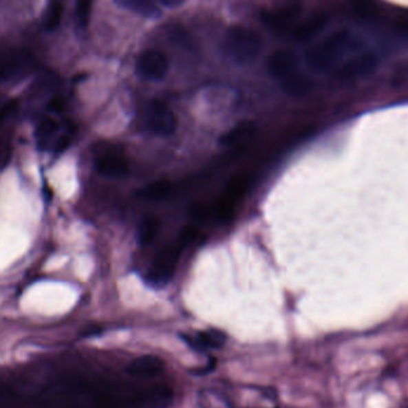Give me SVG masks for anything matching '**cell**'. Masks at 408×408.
I'll use <instances>...</instances> for the list:
<instances>
[{"label": "cell", "mask_w": 408, "mask_h": 408, "mask_svg": "<svg viewBox=\"0 0 408 408\" xmlns=\"http://www.w3.org/2000/svg\"><path fill=\"white\" fill-rule=\"evenodd\" d=\"M114 3L122 9L128 10L144 19H159L162 14V11L153 0H114Z\"/></svg>", "instance_id": "obj_12"}, {"label": "cell", "mask_w": 408, "mask_h": 408, "mask_svg": "<svg viewBox=\"0 0 408 408\" xmlns=\"http://www.w3.org/2000/svg\"><path fill=\"white\" fill-rule=\"evenodd\" d=\"M270 76L286 86L301 76L297 55L292 50H279L270 55L266 63Z\"/></svg>", "instance_id": "obj_3"}, {"label": "cell", "mask_w": 408, "mask_h": 408, "mask_svg": "<svg viewBox=\"0 0 408 408\" xmlns=\"http://www.w3.org/2000/svg\"><path fill=\"white\" fill-rule=\"evenodd\" d=\"M92 0H76V22L78 27L86 29L91 19Z\"/></svg>", "instance_id": "obj_22"}, {"label": "cell", "mask_w": 408, "mask_h": 408, "mask_svg": "<svg viewBox=\"0 0 408 408\" xmlns=\"http://www.w3.org/2000/svg\"><path fill=\"white\" fill-rule=\"evenodd\" d=\"M169 68L170 61L162 50H144L136 60V73L144 80H162L167 76Z\"/></svg>", "instance_id": "obj_4"}, {"label": "cell", "mask_w": 408, "mask_h": 408, "mask_svg": "<svg viewBox=\"0 0 408 408\" xmlns=\"http://www.w3.org/2000/svg\"><path fill=\"white\" fill-rule=\"evenodd\" d=\"M147 127L158 136H171L177 130V117L172 109L162 100H153L146 114Z\"/></svg>", "instance_id": "obj_5"}, {"label": "cell", "mask_w": 408, "mask_h": 408, "mask_svg": "<svg viewBox=\"0 0 408 408\" xmlns=\"http://www.w3.org/2000/svg\"><path fill=\"white\" fill-rule=\"evenodd\" d=\"M395 28L398 32L405 35H408V11H406L405 14H401L398 17V19L395 21Z\"/></svg>", "instance_id": "obj_25"}, {"label": "cell", "mask_w": 408, "mask_h": 408, "mask_svg": "<svg viewBox=\"0 0 408 408\" xmlns=\"http://www.w3.org/2000/svg\"><path fill=\"white\" fill-rule=\"evenodd\" d=\"M248 185L250 178L246 175H235L230 180L216 206V216L219 220L222 222L230 220L235 206L246 193Z\"/></svg>", "instance_id": "obj_6"}, {"label": "cell", "mask_w": 408, "mask_h": 408, "mask_svg": "<svg viewBox=\"0 0 408 408\" xmlns=\"http://www.w3.org/2000/svg\"><path fill=\"white\" fill-rule=\"evenodd\" d=\"M328 19L325 14H316L314 17L302 22L292 30V37L300 42L308 41L321 32L328 24Z\"/></svg>", "instance_id": "obj_14"}, {"label": "cell", "mask_w": 408, "mask_h": 408, "mask_svg": "<svg viewBox=\"0 0 408 408\" xmlns=\"http://www.w3.org/2000/svg\"><path fill=\"white\" fill-rule=\"evenodd\" d=\"M275 10L272 12L279 14L283 19L294 22L300 14L303 0H272Z\"/></svg>", "instance_id": "obj_17"}, {"label": "cell", "mask_w": 408, "mask_h": 408, "mask_svg": "<svg viewBox=\"0 0 408 408\" xmlns=\"http://www.w3.org/2000/svg\"><path fill=\"white\" fill-rule=\"evenodd\" d=\"M220 48L230 63L247 65L253 63L263 52L264 39L252 28L233 25L224 32Z\"/></svg>", "instance_id": "obj_1"}, {"label": "cell", "mask_w": 408, "mask_h": 408, "mask_svg": "<svg viewBox=\"0 0 408 408\" xmlns=\"http://www.w3.org/2000/svg\"><path fill=\"white\" fill-rule=\"evenodd\" d=\"M377 56L372 53H363L349 58L336 69V76L339 80H354L368 76L376 68Z\"/></svg>", "instance_id": "obj_8"}, {"label": "cell", "mask_w": 408, "mask_h": 408, "mask_svg": "<svg viewBox=\"0 0 408 408\" xmlns=\"http://www.w3.org/2000/svg\"><path fill=\"white\" fill-rule=\"evenodd\" d=\"M255 125L250 121H244L234 126L220 138V144L224 147H235L246 144L255 134Z\"/></svg>", "instance_id": "obj_11"}, {"label": "cell", "mask_w": 408, "mask_h": 408, "mask_svg": "<svg viewBox=\"0 0 408 408\" xmlns=\"http://www.w3.org/2000/svg\"><path fill=\"white\" fill-rule=\"evenodd\" d=\"M8 160H9V147L3 141H0V167L5 165Z\"/></svg>", "instance_id": "obj_27"}, {"label": "cell", "mask_w": 408, "mask_h": 408, "mask_svg": "<svg viewBox=\"0 0 408 408\" xmlns=\"http://www.w3.org/2000/svg\"><path fill=\"white\" fill-rule=\"evenodd\" d=\"M351 45V32L346 29L330 34L305 52L307 66L316 73L331 71Z\"/></svg>", "instance_id": "obj_2"}, {"label": "cell", "mask_w": 408, "mask_h": 408, "mask_svg": "<svg viewBox=\"0 0 408 408\" xmlns=\"http://www.w3.org/2000/svg\"><path fill=\"white\" fill-rule=\"evenodd\" d=\"M94 167L100 175L107 177H120L129 170V164L127 162L126 158L116 152H105L100 154L96 158Z\"/></svg>", "instance_id": "obj_9"}, {"label": "cell", "mask_w": 408, "mask_h": 408, "mask_svg": "<svg viewBox=\"0 0 408 408\" xmlns=\"http://www.w3.org/2000/svg\"><path fill=\"white\" fill-rule=\"evenodd\" d=\"M164 368V363L160 358L155 356H142L135 359L133 363L130 364V374L136 376H154L162 372Z\"/></svg>", "instance_id": "obj_15"}, {"label": "cell", "mask_w": 408, "mask_h": 408, "mask_svg": "<svg viewBox=\"0 0 408 408\" xmlns=\"http://www.w3.org/2000/svg\"><path fill=\"white\" fill-rule=\"evenodd\" d=\"M172 399V391L167 386L154 387L147 390L144 394L138 398L139 402L144 408H164L170 404Z\"/></svg>", "instance_id": "obj_13"}, {"label": "cell", "mask_w": 408, "mask_h": 408, "mask_svg": "<svg viewBox=\"0 0 408 408\" xmlns=\"http://www.w3.org/2000/svg\"><path fill=\"white\" fill-rule=\"evenodd\" d=\"M154 1L162 4V6L170 8V9H175V8H180L184 4L185 0H154Z\"/></svg>", "instance_id": "obj_28"}, {"label": "cell", "mask_w": 408, "mask_h": 408, "mask_svg": "<svg viewBox=\"0 0 408 408\" xmlns=\"http://www.w3.org/2000/svg\"><path fill=\"white\" fill-rule=\"evenodd\" d=\"M16 108H17V102H14V100H11L9 103L5 104L4 107H1L0 108V123L4 121L11 112L14 111Z\"/></svg>", "instance_id": "obj_26"}, {"label": "cell", "mask_w": 408, "mask_h": 408, "mask_svg": "<svg viewBox=\"0 0 408 408\" xmlns=\"http://www.w3.org/2000/svg\"><path fill=\"white\" fill-rule=\"evenodd\" d=\"M58 129V122L52 117H45L41 120L36 127V140L39 147H47L52 138Z\"/></svg>", "instance_id": "obj_18"}, {"label": "cell", "mask_w": 408, "mask_h": 408, "mask_svg": "<svg viewBox=\"0 0 408 408\" xmlns=\"http://www.w3.org/2000/svg\"><path fill=\"white\" fill-rule=\"evenodd\" d=\"M183 338L189 345L193 346V349L197 351L206 350V347H220L224 344V333L219 332L216 330L200 332L193 338H190L189 336H184Z\"/></svg>", "instance_id": "obj_16"}, {"label": "cell", "mask_w": 408, "mask_h": 408, "mask_svg": "<svg viewBox=\"0 0 408 408\" xmlns=\"http://www.w3.org/2000/svg\"><path fill=\"white\" fill-rule=\"evenodd\" d=\"M172 185L167 180H159L151 184L146 185L139 191V197L149 201H159L169 196Z\"/></svg>", "instance_id": "obj_19"}, {"label": "cell", "mask_w": 408, "mask_h": 408, "mask_svg": "<svg viewBox=\"0 0 408 408\" xmlns=\"http://www.w3.org/2000/svg\"><path fill=\"white\" fill-rule=\"evenodd\" d=\"M159 232V221L155 217L144 219L139 227V242L141 245H149L157 237Z\"/></svg>", "instance_id": "obj_20"}, {"label": "cell", "mask_w": 408, "mask_h": 408, "mask_svg": "<svg viewBox=\"0 0 408 408\" xmlns=\"http://www.w3.org/2000/svg\"><path fill=\"white\" fill-rule=\"evenodd\" d=\"M29 66V58L21 52L8 53L0 58V81L8 80L10 78L22 72Z\"/></svg>", "instance_id": "obj_10"}, {"label": "cell", "mask_w": 408, "mask_h": 408, "mask_svg": "<svg viewBox=\"0 0 408 408\" xmlns=\"http://www.w3.org/2000/svg\"><path fill=\"white\" fill-rule=\"evenodd\" d=\"M63 5L58 0H55L48 8L47 14H45V29L48 32H54L58 29L60 23L63 21Z\"/></svg>", "instance_id": "obj_21"}, {"label": "cell", "mask_w": 408, "mask_h": 408, "mask_svg": "<svg viewBox=\"0 0 408 408\" xmlns=\"http://www.w3.org/2000/svg\"><path fill=\"white\" fill-rule=\"evenodd\" d=\"M354 8L363 16H374L376 14V6L374 0H354Z\"/></svg>", "instance_id": "obj_23"}, {"label": "cell", "mask_w": 408, "mask_h": 408, "mask_svg": "<svg viewBox=\"0 0 408 408\" xmlns=\"http://www.w3.org/2000/svg\"><path fill=\"white\" fill-rule=\"evenodd\" d=\"M198 230L197 229L195 228V227H191V226H189L186 228L180 234V246L184 247L186 245H189L190 242H193L196 237H197Z\"/></svg>", "instance_id": "obj_24"}, {"label": "cell", "mask_w": 408, "mask_h": 408, "mask_svg": "<svg viewBox=\"0 0 408 408\" xmlns=\"http://www.w3.org/2000/svg\"><path fill=\"white\" fill-rule=\"evenodd\" d=\"M180 246H170L164 248L159 253L149 269V279L151 282L162 286L167 284L172 279L180 257Z\"/></svg>", "instance_id": "obj_7"}]
</instances>
